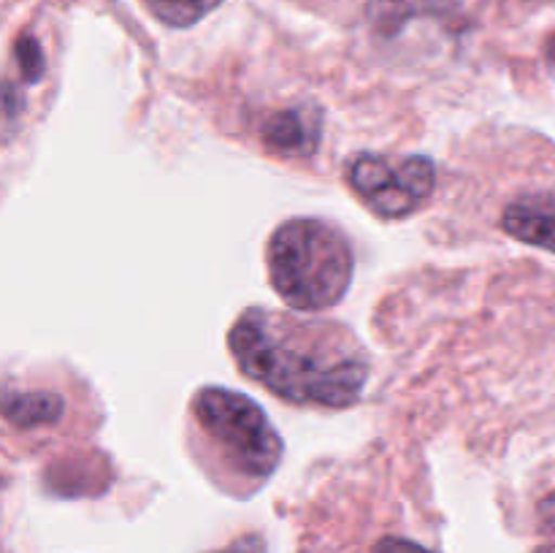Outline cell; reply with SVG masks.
Segmentation results:
<instances>
[{"mask_svg": "<svg viewBox=\"0 0 555 553\" xmlns=\"http://www.w3.org/2000/svg\"><path fill=\"white\" fill-rule=\"evenodd\" d=\"M228 342L238 369L291 404L350 407L369 380L366 352L339 323L253 307Z\"/></svg>", "mask_w": 555, "mask_h": 553, "instance_id": "6da1fadb", "label": "cell"}, {"mask_svg": "<svg viewBox=\"0 0 555 553\" xmlns=\"http://www.w3.org/2000/svg\"><path fill=\"white\" fill-rule=\"evenodd\" d=\"M266 260L274 291L301 312L334 307L347 293L356 271L345 233L314 217L282 222L271 233Z\"/></svg>", "mask_w": 555, "mask_h": 553, "instance_id": "7a4b0ae2", "label": "cell"}, {"mask_svg": "<svg viewBox=\"0 0 555 553\" xmlns=\"http://www.w3.org/2000/svg\"><path fill=\"white\" fill-rule=\"evenodd\" d=\"M193 417L209 442L215 461L247 483H263L282 459V439L266 412L236 390L201 388Z\"/></svg>", "mask_w": 555, "mask_h": 553, "instance_id": "3957f363", "label": "cell"}, {"mask_svg": "<svg viewBox=\"0 0 555 553\" xmlns=\"http://www.w3.org/2000/svg\"><path fill=\"white\" fill-rule=\"evenodd\" d=\"M347 182L374 215L399 220L426 204L437 182V168L423 155H358L347 168Z\"/></svg>", "mask_w": 555, "mask_h": 553, "instance_id": "277c9868", "label": "cell"}, {"mask_svg": "<svg viewBox=\"0 0 555 553\" xmlns=\"http://www.w3.org/2000/svg\"><path fill=\"white\" fill-rule=\"evenodd\" d=\"M260 139L282 157H307L320 144V117L314 108H285L271 114L260 128Z\"/></svg>", "mask_w": 555, "mask_h": 553, "instance_id": "5b68a950", "label": "cell"}, {"mask_svg": "<svg viewBox=\"0 0 555 553\" xmlns=\"http://www.w3.org/2000/svg\"><path fill=\"white\" fill-rule=\"evenodd\" d=\"M502 228L518 242L555 253V195H529L504 209Z\"/></svg>", "mask_w": 555, "mask_h": 553, "instance_id": "8992f818", "label": "cell"}, {"mask_svg": "<svg viewBox=\"0 0 555 553\" xmlns=\"http://www.w3.org/2000/svg\"><path fill=\"white\" fill-rule=\"evenodd\" d=\"M366 16L374 30L383 36H396L412 20H439L444 25H455L461 11L455 0H369Z\"/></svg>", "mask_w": 555, "mask_h": 553, "instance_id": "52a82bcc", "label": "cell"}, {"mask_svg": "<svg viewBox=\"0 0 555 553\" xmlns=\"http://www.w3.org/2000/svg\"><path fill=\"white\" fill-rule=\"evenodd\" d=\"M0 412L16 426H41L57 421L63 401L52 394H9L0 399Z\"/></svg>", "mask_w": 555, "mask_h": 553, "instance_id": "ba28073f", "label": "cell"}, {"mask_svg": "<svg viewBox=\"0 0 555 553\" xmlns=\"http://www.w3.org/2000/svg\"><path fill=\"white\" fill-rule=\"evenodd\" d=\"M220 3L222 0H144L146 11L168 27H193Z\"/></svg>", "mask_w": 555, "mask_h": 553, "instance_id": "9c48e42d", "label": "cell"}, {"mask_svg": "<svg viewBox=\"0 0 555 553\" xmlns=\"http://www.w3.org/2000/svg\"><path fill=\"white\" fill-rule=\"evenodd\" d=\"M16 54H20V65L22 70H25L27 79L36 81L38 76L43 74V54H41V47H38V41H33L30 36H25L20 43H16Z\"/></svg>", "mask_w": 555, "mask_h": 553, "instance_id": "30bf717a", "label": "cell"}, {"mask_svg": "<svg viewBox=\"0 0 555 553\" xmlns=\"http://www.w3.org/2000/svg\"><path fill=\"white\" fill-rule=\"evenodd\" d=\"M374 553H434L428 548L417 545V542L404 540V537H383V540L374 545Z\"/></svg>", "mask_w": 555, "mask_h": 553, "instance_id": "8fae6325", "label": "cell"}, {"mask_svg": "<svg viewBox=\"0 0 555 553\" xmlns=\"http://www.w3.org/2000/svg\"><path fill=\"white\" fill-rule=\"evenodd\" d=\"M215 553H266V545L260 537L247 535V537H242V540L231 542V545H225L222 551H215Z\"/></svg>", "mask_w": 555, "mask_h": 553, "instance_id": "7c38bea8", "label": "cell"}, {"mask_svg": "<svg viewBox=\"0 0 555 553\" xmlns=\"http://www.w3.org/2000/svg\"><path fill=\"white\" fill-rule=\"evenodd\" d=\"M545 54H547V60H551V63L555 65V33L551 38H547V43H545Z\"/></svg>", "mask_w": 555, "mask_h": 553, "instance_id": "4fadbf2b", "label": "cell"}]
</instances>
